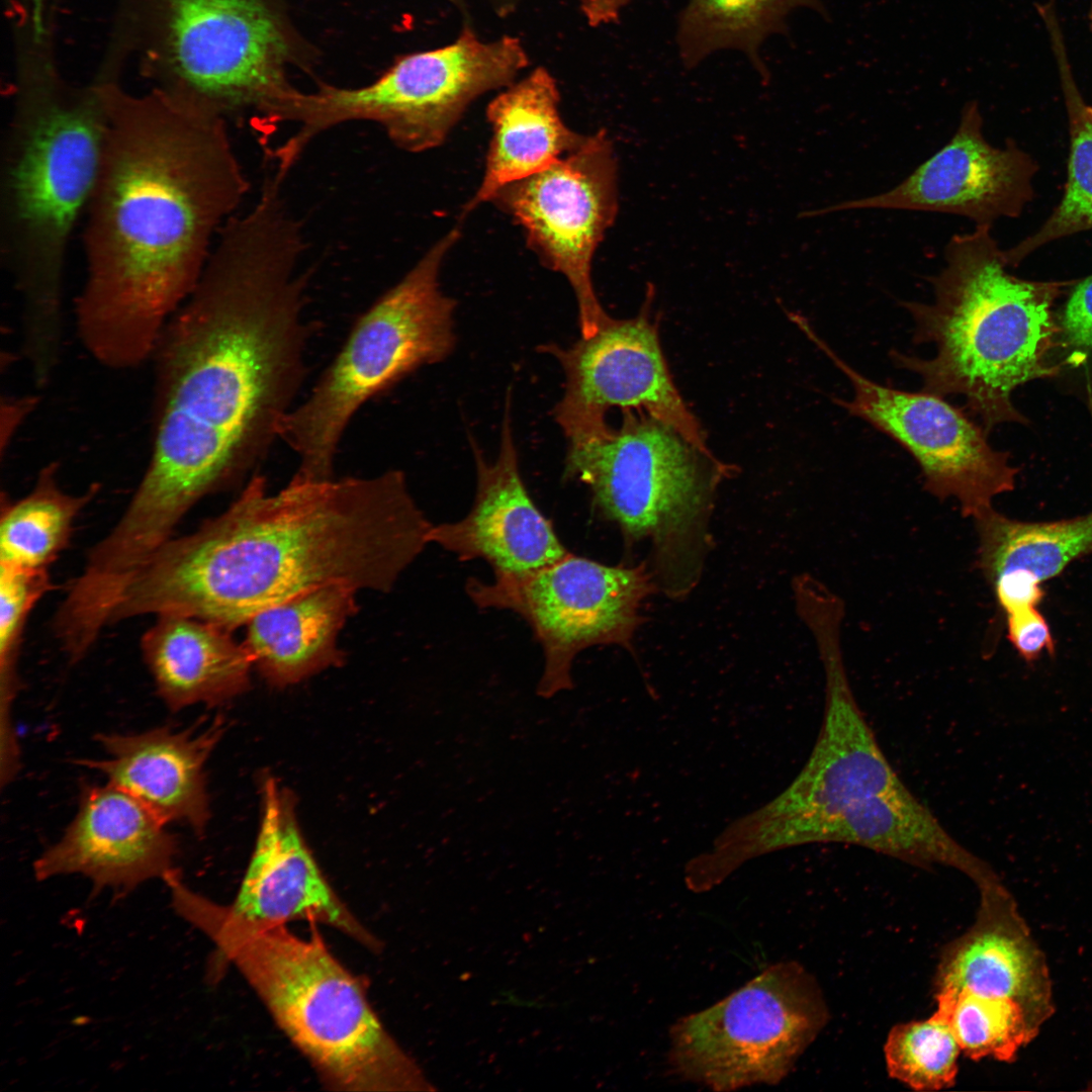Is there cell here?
Segmentation results:
<instances>
[{"mask_svg": "<svg viewBox=\"0 0 1092 1092\" xmlns=\"http://www.w3.org/2000/svg\"><path fill=\"white\" fill-rule=\"evenodd\" d=\"M226 908L256 924L322 923L371 950L380 948L379 940L324 876L299 830L291 795L273 778L262 784L257 841L241 887Z\"/></svg>", "mask_w": 1092, "mask_h": 1092, "instance_id": "18", "label": "cell"}, {"mask_svg": "<svg viewBox=\"0 0 1092 1092\" xmlns=\"http://www.w3.org/2000/svg\"><path fill=\"white\" fill-rule=\"evenodd\" d=\"M960 1050L949 1024L935 1012L926 1020L895 1026L885 1056L892 1077L916 1090H937L953 1084Z\"/></svg>", "mask_w": 1092, "mask_h": 1092, "instance_id": "33", "label": "cell"}, {"mask_svg": "<svg viewBox=\"0 0 1092 1092\" xmlns=\"http://www.w3.org/2000/svg\"><path fill=\"white\" fill-rule=\"evenodd\" d=\"M973 520L978 566L1005 619L1038 612L1041 584L1092 554V511L1059 521L1024 522L992 507Z\"/></svg>", "mask_w": 1092, "mask_h": 1092, "instance_id": "23", "label": "cell"}, {"mask_svg": "<svg viewBox=\"0 0 1092 1092\" xmlns=\"http://www.w3.org/2000/svg\"><path fill=\"white\" fill-rule=\"evenodd\" d=\"M52 587L48 568L0 563V752L19 753L12 706L20 680L17 663L27 618Z\"/></svg>", "mask_w": 1092, "mask_h": 1092, "instance_id": "32", "label": "cell"}, {"mask_svg": "<svg viewBox=\"0 0 1092 1092\" xmlns=\"http://www.w3.org/2000/svg\"><path fill=\"white\" fill-rule=\"evenodd\" d=\"M949 1024L963 1052L973 1060L1011 1061L1042 1025L1020 1003L969 990L937 994V1011Z\"/></svg>", "mask_w": 1092, "mask_h": 1092, "instance_id": "31", "label": "cell"}, {"mask_svg": "<svg viewBox=\"0 0 1092 1092\" xmlns=\"http://www.w3.org/2000/svg\"><path fill=\"white\" fill-rule=\"evenodd\" d=\"M459 237V229H451L373 302L308 396L282 420L279 439L299 462L293 478H333L339 445L360 407L452 352L456 302L442 291L440 271Z\"/></svg>", "mask_w": 1092, "mask_h": 1092, "instance_id": "8", "label": "cell"}, {"mask_svg": "<svg viewBox=\"0 0 1092 1092\" xmlns=\"http://www.w3.org/2000/svg\"><path fill=\"white\" fill-rule=\"evenodd\" d=\"M38 398L30 396L3 397L1 402L0 445L4 455L22 422L33 411Z\"/></svg>", "mask_w": 1092, "mask_h": 1092, "instance_id": "36", "label": "cell"}, {"mask_svg": "<svg viewBox=\"0 0 1092 1092\" xmlns=\"http://www.w3.org/2000/svg\"><path fill=\"white\" fill-rule=\"evenodd\" d=\"M303 228L272 203L231 216L151 357V451L117 531L151 552L267 455L306 375Z\"/></svg>", "mask_w": 1092, "mask_h": 1092, "instance_id": "1", "label": "cell"}, {"mask_svg": "<svg viewBox=\"0 0 1092 1092\" xmlns=\"http://www.w3.org/2000/svg\"><path fill=\"white\" fill-rule=\"evenodd\" d=\"M432 525L399 470L292 478L276 493L254 475L228 510L132 574L115 617L173 614L232 631L328 584L388 592L430 544Z\"/></svg>", "mask_w": 1092, "mask_h": 1092, "instance_id": "3", "label": "cell"}, {"mask_svg": "<svg viewBox=\"0 0 1092 1092\" xmlns=\"http://www.w3.org/2000/svg\"><path fill=\"white\" fill-rule=\"evenodd\" d=\"M1036 162L1013 140L1004 148L988 143L977 101L965 104L959 126L931 158L889 191L838 202L813 214L855 209H898L950 213L976 226L1017 217L1033 196Z\"/></svg>", "mask_w": 1092, "mask_h": 1092, "instance_id": "17", "label": "cell"}, {"mask_svg": "<svg viewBox=\"0 0 1092 1092\" xmlns=\"http://www.w3.org/2000/svg\"><path fill=\"white\" fill-rule=\"evenodd\" d=\"M357 589L321 586L268 607L247 622L252 663L272 685L285 687L342 662L337 639L355 614Z\"/></svg>", "mask_w": 1092, "mask_h": 1092, "instance_id": "27", "label": "cell"}, {"mask_svg": "<svg viewBox=\"0 0 1092 1092\" xmlns=\"http://www.w3.org/2000/svg\"><path fill=\"white\" fill-rule=\"evenodd\" d=\"M1087 1089L1092 1091V1077H1091V1080L1088 1083V1088Z\"/></svg>", "mask_w": 1092, "mask_h": 1092, "instance_id": "38", "label": "cell"}, {"mask_svg": "<svg viewBox=\"0 0 1092 1092\" xmlns=\"http://www.w3.org/2000/svg\"><path fill=\"white\" fill-rule=\"evenodd\" d=\"M471 445L476 465L473 505L458 521L432 525L429 542L461 561L482 559L493 573L532 571L567 554L523 481L512 430L511 395L496 459L487 461L474 441Z\"/></svg>", "mask_w": 1092, "mask_h": 1092, "instance_id": "20", "label": "cell"}, {"mask_svg": "<svg viewBox=\"0 0 1092 1092\" xmlns=\"http://www.w3.org/2000/svg\"><path fill=\"white\" fill-rule=\"evenodd\" d=\"M799 8L830 17L820 0H689L676 30L679 59L694 68L718 51L735 50L766 80L761 44L772 34L786 33L788 16Z\"/></svg>", "mask_w": 1092, "mask_h": 1092, "instance_id": "29", "label": "cell"}, {"mask_svg": "<svg viewBox=\"0 0 1092 1092\" xmlns=\"http://www.w3.org/2000/svg\"><path fill=\"white\" fill-rule=\"evenodd\" d=\"M21 89L1 158L0 250L19 298L24 359L49 368L62 355L68 247L100 170L111 88Z\"/></svg>", "mask_w": 1092, "mask_h": 1092, "instance_id": "4", "label": "cell"}, {"mask_svg": "<svg viewBox=\"0 0 1092 1092\" xmlns=\"http://www.w3.org/2000/svg\"><path fill=\"white\" fill-rule=\"evenodd\" d=\"M1006 627L1009 641L1027 663L1036 661L1043 653L1054 654L1055 639L1041 612L1007 620Z\"/></svg>", "mask_w": 1092, "mask_h": 1092, "instance_id": "35", "label": "cell"}, {"mask_svg": "<svg viewBox=\"0 0 1092 1092\" xmlns=\"http://www.w3.org/2000/svg\"><path fill=\"white\" fill-rule=\"evenodd\" d=\"M164 16L163 92L225 118L249 112L280 123L299 91L289 70L316 58L283 0H168Z\"/></svg>", "mask_w": 1092, "mask_h": 1092, "instance_id": "11", "label": "cell"}, {"mask_svg": "<svg viewBox=\"0 0 1092 1092\" xmlns=\"http://www.w3.org/2000/svg\"><path fill=\"white\" fill-rule=\"evenodd\" d=\"M799 327L850 382L849 400L833 401L902 446L917 462L924 487L940 499L953 498L975 518L994 499L1013 490L1018 469L1010 455L993 448L987 430L944 396L880 384L855 370L804 320Z\"/></svg>", "mask_w": 1092, "mask_h": 1092, "instance_id": "14", "label": "cell"}, {"mask_svg": "<svg viewBox=\"0 0 1092 1092\" xmlns=\"http://www.w3.org/2000/svg\"><path fill=\"white\" fill-rule=\"evenodd\" d=\"M826 1019L819 990L797 963L767 967L745 985L669 1029L667 1067L715 1092L777 1085Z\"/></svg>", "mask_w": 1092, "mask_h": 1092, "instance_id": "12", "label": "cell"}, {"mask_svg": "<svg viewBox=\"0 0 1092 1092\" xmlns=\"http://www.w3.org/2000/svg\"><path fill=\"white\" fill-rule=\"evenodd\" d=\"M975 926L950 946L939 967L938 991L969 990L1009 998L1042 1026L1055 1006L1045 957L997 875L978 885Z\"/></svg>", "mask_w": 1092, "mask_h": 1092, "instance_id": "21", "label": "cell"}, {"mask_svg": "<svg viewBox=\"0 0 1092 1092\" xmlns=\"http://www.w3.org/2000/svg\"><path fill=\"white\" fill-rule=\"evenodd\" d=\"M556 79L544 66L503 89L487 105L491 126L484 173L465 203L468 214L502 187L541 172L577 150L586 135L569 128L559 112Z\"/></svg>", "mask_w": 1092, "mask_h": 1092, "instance_id": "24", "label": "cell"}, {"mask_svg": "<svg viewBox=\"0 0 1092 1092\" xmlns=\"http://www.w3.org/2000/svg\"><path fill=\"white\" fill-rule=\"evenodd\" d=\"M529 64L519 37L504 34L483 40L472 22H461L451 43L398 56L368 84L320 83L314 91H300L288 112L296 130L279 151L287 161L297 162L317 135L351 121L379 124L406 152L434 149L473 101L512 85Z\"/></svg>", "mask_w": 1092, "mask_h": 1092, "instance_id": "10", "label": "cell"}, {"mask_svg": "<svg viewBox=\"0 0 1092 1092\" xmlns=\"http://www.w3.org/2000/svg\"><path fill=\"white\" fill-rule=\"evenodd\" d=\"M581 14L590 27L613 24L631 0H577Z\"/></svg>", "mask_w": 1092, "mask_h": 1092, "instance_id": "37", "label": "cell"}, {"mask_svg": "<svg viewBox=\"0 0 1092 1092\" xmlns=\"http://www.w3.org/2000/svg\"><path fill=\"white\" fill-rule=\"evenodd\" d=\"M60 464L42 466L31 490L17 500L1 495L0 563L48 568L70 543L81 511L98 494L92 483L83 493L65 491L59 481Z\"/></svg>", "mask_w": 1092, "mask_h": 1092, "instance_id": "30", "label": "cell"}, {"mask_svg": "<svg viewBox=\"0 0 1092 1092\" xmlns=\"http://www.w3.org/2000/svg\"><path fill=\"white\" fill-rule=\"evenodd\" d=\"M649 299L639 315L612 320L596 335L573 345L543 347L560 363L564 392L554 408L567 443L600 435L610 428L613 407L655 419L707 454L703 430L688 408L669 373Z\"/></svg>", "mask_w": 1092, "mask_h": 1092, "instance_id": "16", "label": "cell"}, {"mask_svg": "<svg viewBox=\"0 0 1092 1092\" xmlns=\"http://www.w3.org/2000/svg\"><path fill=\"white\" fill-rule=\"evenodd\" d=\"M617 162L605 130L545 170L499 188L490 198L524 231L528 247L563 275L578 306L581 338L612 322L593 284L594 254L618 212Z\"/></svg>", "mask_w": 1092, "mask_h": 1092, "instance_id": "15", "label": "cell"}, {"mask_svg": "<svg viewBox=\"0 0 1092 1092\" xmlns=\"http://www.w3.org/2000/svg\"><path fill=\"white\" fill-rule=\"evenodd\" d=\"M465 589L478 608L511 611L530 626L544 656L536 689L544 699L573 688L571 667L581 651H632L642 607L657 593L645 561L608 565L569 551L532 571L493 573L486 582L471 577Z\"/></svg>", "mask_w": 1092, "mask_h": 1092, "instance_id": "13", "label": "cell"}, {"mask_svg": "<svg viewBox=\"0 0 1092 1092\" xmlns=\"http://www.w3.org/2000/svg\"><path fill=\"white\" fill-rule=\"evenodd\" d=\"M145 805L121 789L85 784L78 811L63 836L33 863L36 880L88 878L95 891L129 892L173 872L176 837Z\"/></svg>", "mask_w": 1092, "mask_h": 1092, "instance_id": "19", "label": "cell"}, {"mask_svg": "<svg viewBox=\"0 0 1092 1092\" xmlns=\"http://www.w3.org/2000/svg\"><path fill=\"white\" fill-rule=\"evenodd\" d=\"M157 693L171 712L224 703L250 687L253 665L231 631L192 617L159 615L141 640Z\"/></svg>", "mask_w": 1092, "mask_h": 1092, "instance_id": "26", "label": "cell"}, {"mask_svg": "<svg viewBox=\"0 0 1092 1092\" xmlns=\"http://www.w3.org/2000/svg\"><path fill=\"white\" fill-rule=\"evenodd\" d=\"M944 266L929 278L930 303L904 301L915 343H931L930 359L893 351V362L917 374L923 389L963 395L968 413L987 430L1026 424L1012 393L1059 371L1054 359L1061 339L1056 303L1072 281H1036L1009 273L991 226L954 235Z\"/></svg>", "mask_w": 1092, "mask_h": 1092, "instance_id": "5", "label": "cell"}, {"mask_svg": "<svg viewBox=\"0 0 1092 1092\" xmlns=\"http://www.w3.org/2000/svg\"><path fill=\"white\" fill-rule=\"evenodd\" d=\"M728 472L667 425L625 412L620 427L567 443L563 477L588 487L627 547L647 545L657 592L681 600L703 576L716 491Z\"/></svg>", "mask_w": 1092, "mask_h": 1092, "instance_id": "7", "label": "cell"}, {"mask_svg": "<svg viewBox=\"0 0 1092 1092\" xmlns=\"http://www.w3.org/2000/svg\"><path fill=\"white\" fill-rule=\"evenodd\" d=\"M1037 11L1049 35L1068 118L1067 182L1060 202L1043 223L1003 251L1008 266H1017L1050 243L1092 230V105L1083 97L1073 75L1055 3H1043Z\"/></svg>", "mask_w": 1092, "mask_h": 1092, "instance_id": "28", "label": "cell"}, {"mask_svg": "<svg viewBox=\"0 0 1092 1092\" xmlns=\"http://www.w3.org/2000/svg\"><path fill=\"white\" fill-rule=\"evenodd\" d=\"M1059 324L1062 342L1068 347L1092 349V274L1069 288Z\"/></svg>", "mask_w": 1092, "mask_h": 1092, "instance_id": "34", "label": "cell"}, {"mask_svg": "<svg viewBox=\"0 0 1092 1092\" xmlns=\"http://www.w3.org/2000/svg\"><path fill=\"white\" fill-rule=\"evenodd\" d=\"M1090 24H1091V27H1092V2H1091V9H1090Z\"/></svg>", "mask_w": 1092, "mask_h": 1092, "instance_id": "39", "label": "cell"}, {"mask_svg": "<svg viewBox=\"0 0 1092 1092\" xmlns=\"http://www.w3.org/2000/svg\"><path fill=\"white\" fill-rule=\"evenodd\" d=\"M249 186L225 117L163 91H111L75 302L77 335L94 361L120 371L151 360Z\"/></svg>", "mask_w": 1092, "mask_h": 1092, "instance_id": "2", "label": "cell"}, {"mask_svg": "<svg viewBox=\"0 0 1092 1092\" xmlns=\"http://www.w3.org/2000/svg\"><path fill=\"white\" fill-rule=\"evenodd\" d=\"M173 907L237 968L330 1089H430L377 1016L361 982L316 929L304 938L286 924L249 922L188 887L177 893Z\"/></svg>", "mask_w": 1092, "mask_h": 1092, "instance_id": "6", "label": "cell"}, {"mask_svg": "<svg viewBox=\"0 0 1092 1092\" xmlns=\"http://www.w3.org/2000/svg\"><path fill=\"white\" fill-rule=\"evenodd\" d=\"M846 843L921 866L952 867L975 883L992 873L964 847L907 786L853 801L808 825L797 846Z\"/></svg>", "mask_w": 1092, "mask_h": 1092, "instance_id": "25", "label": "cell"}, {"mask_svg": "<svg viewBox=\"0 0 1092 1092\" xmlns=\"http://www.w3.org/2000/svg\"><path fill=\"white\" fill-rule=\"evenodd\" d=\"M222 731L216 720L201 732L157 727L135 734L102 733L96 739L105 757L78 763L104 775L166 825L181 823L201 835L210 817L204 765Z\"/></svg>", "mask_w": 1092, "mask_h": 1092, "instance_id": "22", "label": "cell"}, {"mask_svg": "<svg viewBox=\"0 0 1092 1092\" xmlns=\"http://www.w3.org/2000/svg\"><path fill=\"white\" fill-rule=\"evenodd\" d=\"M794 601L823 666V721L809 758L793 782L717 835L718 849L733 868L794 847L808 825L853 801L905 787L850 687L841 647L842 600L822 582L811 581L795 592Z\"/></svg>", "mask_w": 1092, "mask_h": 1092, "instance_id": "9", "label": "cell"}]
</instances>
